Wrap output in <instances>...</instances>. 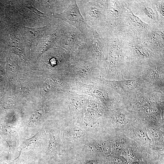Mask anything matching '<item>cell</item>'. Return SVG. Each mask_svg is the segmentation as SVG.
Returning a JSON list of instances; mask_svg holds the SVG:
<instances>
[{
  "instance_id": "cell-1",
  "label": "cell",
  "mask_w": 164,
  "mask_h": 164,
  "mask_svg": "<svg viewBox=\"0 0 164 164\" xmlns=\"http://www.w3.org/2000/svg\"><path fill=\"white\" fill-rule=\"evenodd\" d=\"M102 36L105 40V57L108 63L106 75L104 78L109 80H121L125 57L122 47V40L114 32Z\"/></svg>"
},
{
  "instance_id": "cell-2",
  "label": "cell",
  "mask_w": 164,
  "mask_h": 164,
  "mask_svg": "<svg viewBox=\"0 0 164 164\" xmlns=\"http://www.w3.org/2000/svg\"><path fill=\"white\" fill-rule=\"evenodd\" d=\"M91 81L92 83L89 84L74 81L71 84L70 90L98 99L110 110L123 104L122 97L114 90L96 80L91 79Z\"/></svg>"
},
{
  "instance_id": "cell-3",
  "label": "cell",
  "mask_w": 164,
  "mask_h": 164,
  "mask_svg": "<svg viewBox=\"0 0 164 164\" xmlns=\"http://www.w3.org/2000/svg\"><path fill=\"white\" fill-rule=\"evenodd\" d=\"M122 98L123 105L128 109L135 111L144 107L164 103V91L147 83Z\"/></svg>"
},
{
  "instance_id": "cell-4",
  "label": "cell",
  "mask_w": 164,
  "mask_h": 164,
  "mask_svg": "<svg viewBox=\"0 0 164 164\" xmlns=\"http://www.w3.org/2000/svg\"><path fill=\"white\" fill-rule=\"evenodd\" d=\"M80 12L87 24L101 33L106 23V0H76Z\"/></svg>"
},
{
  "instance_id": "cell-5",
  "label": "cell",
  "mask_w": 164,
  "mask_h": 164,
  "mask_svg": "<svg viewBox=\"0 0 164 164\" xmlns=\"http://www.w3.org/2000/svg\"><path fill=\"white\" fill-rule=\"evenodd\" d=\"M151 28L135 15L132 11L125 8L119 24L114 32L122 40L142 39Z\"/></svg>"
},
{
  "instance_id": "cell-6",
  "label": "cell",
  "mask_w": 164,
  "mask_h": 164,
  "mask_svg": "<svg viewBox=\"0 0 164 164\" xmlns=\"http://www.w3.org/2000/svg\"><path fill=\"white\" fill-rule=\"evenodd\" d=\"M91 42L77 29L64 22L62 33L56 43L57 46L70 52L71 58H73L87 49Z\"/></svg>"
},
{
  "instance_id": "cell-7",
  "label": "cell",
  "mask_w": 164,
  "mask_h": 164,
  "mask_svg": "<svg viewBox=\"0 0 164 164\" xmlns=\"http://www.w3.org/2000/svg\"><path fill=\"white\" fill-rule=\"evenodd\" d=\"M53 16L72 26L83 34L87 40L92 42L93 35L91 28L82 16L76 0H71L64 11L55 14Z\"/></svg>"
},
{
  "instance_id": "cell-8",
  "label": "cell",
  "mask_w": 164,
  "mask_h": 164,
  "mask_svg": "<svg viewBox=\"0 0 164 164\" xmlns=\"http://www.w3.org/2000/svg\"><path fill=\"white\" fill-rule=\"evenodd\" d=\"M125 7L151 26L160 24L153 0H124Z\"/></svg>"
},
{
  "instance_id": "cell-9",
  "label": "cell",
  "mask_w": 164,
  "mask_h": 164,
  "mask_svg": "<svg viewBox=\"0 0 164 164\" xmlns=\"http://www.w3.org/2000/svg\"><path fill=\"white\" fill-rule=\"evenodd\" d=\"M63 97L68 106L70 117L74 121H80L83 118L91 96L69 90L63 92Z\"/></svg>"
},
{
  "instance_id": "cell-10",
  "label": "cell",
  "mask_w": 164,
  "mask_h": 164,
  "mask_svg": "<svg viewBox=\"0 0 164 164\" xmlns=\"http://www.w3.org/2000/svg\"><path fill=\"white\" fill-rule=\"evenodd\" d=\"M121 79L109 80L104 78L92 77V79L114 90L122 97H125L144 86L147 83L140 78L126 79L121 73Z\"/></svg>"
},
{
  "instance_id": "cell-11",
  "label": "cell",
  "mask_w": 164,
  "mask_h": 164,
  "mask_svg": "<svg viewBox=\"0 0 164 164\" xmlns=\"http://www.w3.org/2000/svg\"><path fill=\"white\" fill-rule=\"evenodd\" d=\"M106 23L102 35L114 31L121 19L125 8L124 0H106Z\"/></svg>"
},
{
  "instance_id": "cell-12",
  "label": "cell",
  "mask_w": 164,
  "mask_h": 164,
  "mask_svg": "<svg viewBox=\"0 0 164 164\" xmlns=\"http://www.w3.org/2000/svg\"><path fill=\"white\" fill-rule=\"evenodd\" d=\"M139 78L164 91V59L156 60L146 66Z\"/></svg>"
},
{
  "instance_id": "cell-13",
  "label": "cell",
  "mask_w": 164,
  "mask_h": 164,
  "mask_svg": "<svg viewBox=\"0 0 164 164\" xmlns=\"http://www.w3.org/2000/svg\"><path fill=\"white\" fill-rule=\"evenodd\" d=\"M141 41L153 52L164 57V24L151 26Z\"/></svg>"
},
{
  "instance_id": "cell-14",
  "label": "cell",
  "mask_w": 164,
  "mask_h": 164,
  "mask_svg": "<svg viewBox=\"0 0 164 164\" xmlns=\"http://www.w3.org/2000/svg\"><path fill=\"white\" fill-rule=\"evenodd\" d=\"M98 68L96 61H87L71 64L67 69L76 81L89 84L92 83L91 73L92 70Z\"/></svg>"
},
{
  "instance_id": "cell-15",
  "label": "cell",
  "mask_w": 164,
  "mask_h": 164,
  "mask_svg": "<svg viewBox=\"0 0 164 164\" xmlns=\"http://www.w3.org/2000/svg\"><path fill=\"white\" fill-rule=\"evenodd\" d=\"M71 57L70 52L57 46L49 52L46 62L49 67L61 70L67 69L71 65Z\"/></svg>"
},
{
  "instance_id": "cell-16",
  "label": "cell",
  "mask_w": 164,
  "mask_h": 164,
  "mask_svg": "<svg viewBox=\"0 0 164 164\" xmlns=\"http://www.w3.org/2000/svg\"><path fill=\"white\" fill-rule=\"evenodd\" d=\"M91 28L93 35L92 46L98 69L102 72L106 73L108 63L105 57V40L102 35L95 29Z\"/></svg>"
},
{
  "instance_id": "cell-17",
  "label": "cell",
  "mask_w": 164,
  "mask_h": 164,
  "mask_svg": "<svg viewBox=\"0 0 164 164\" xmlns=\"http://www.w3.org/2000/svg\"><path fill=\"white\" fill-rule=\"evenodd\" d=\"M108 109L98 99L91 96L87 104L83 118L87 125H92L97 119L106 115Z\"/></svg>"
},
{
  "instance_id": "cell-18",
  "label": "cell",
  "mask_w": 164,
  "mask_h": 164,
  "mask_svg": "<svg viewBox=\"0 0 164 164\" xmlns=\"http://www.w3.org/2000/svg\"><path fill=\"white\" fill-rule=\"evenodd\" d=\"M49 133L50 141L47 152L50 154L60 155L61 142L59 128L54 127L50 130Z\"/></svg>"
},
{
  "instance_id": "cell-19",
  "label": "cell",
  "mask_w": 164,
  "mask_h": 164,
  "mask_svg": "<svg viewBox=\"0 0 164 164\" xmlns=\"http://www.w3.org/2000/svg\"><path fill=\"white\" fill-rule=\"evenodd\" d=\"M42 134V132L40 131L32 137L23 140L19 147L20 151L19 156L23 152H27L32 149L36 144L41 137Z\"/></svg>"
},
{
  "instance_id": "cell-20",
  "label": "cell",
  "mask_w": 164,
  "mask_h": 164,
  "mask_svg": "<svg viewBox=\"0 0 164 164\" xmlns=\"http://www.w3.org/2000/svg\"><path fill=\"white\" fill-rule=\"evenodd\" d=\"M64 136L72 141H77L81 139L84 135V132L78 127L72 125L64 131Z\"/></svg>"
},
{
  "instance_id": "cell-21",
  "label": "cell",
  "mask_w": 164,
  "mask_h": 164,
  "mask_svg": "<svg viewBox=\"0 0 164 164\" xmlns=\"http://www.w3.org/2000/svg\"><path fill=\"white\" fill-rule=\"evenodd\" d=\"M159 22L164 24V0H153Z\"/></svg>"
},
{
  "instance_id": "cell-22",
  "label": "cell",
  "mask_w": 164,
  "mask_h": 164,
  "mask_svg": "<svg viewBox=\"0 0 164 164\" xmlns=\"http://www.w3.org/2000/svg\"><path fill=\"white\" fill-rule=\"evenodd\" d=\"M108 148L107 142L102 140L96 142L89 145V149L92 151L100 152H106Z\"/></svg>"
},
{
  "instance_id": "cell-23",
  "label": "cell",
  "mask_w": 164,
  "mask_h": 164,
  "mask_svg": "<svg viewBox=\"0 0 164 164\" xmlns=\"http://www.w3.org/2000/svg\"><path fill=\"white\" fill-rule=\"evenodd\" d=\"M106 164H129L127 160L122 156L119 155L108 156L106 159Z\"/></svg>"
},
{
  "instance_id": "cell-24",
  "label": "cell",
  "mask_w": 164,
  "mask_h": 164,
  "mask_svg": "<svg viewBox=\"0 0 164 164\" xmlns=\"http://www.w3.org/2000/svg\"><path fill=\"white\" fill-rule=\"evenodd\" d=\"M77 164H106V159L102 157H98L89 159H86L84 161Z\"/></svg>"
},
{
  "instance_id": "cell-25",
  "label": "cell",
  "mask_w": 164,
  "mask_h": 164,
  "mask_svg": "<svg viewBox=\"0 0 164 164\" xmlns=\"http://www.w3.org/2000/svg\"><path fill=\"white\" fill-rule=\"evenodd\" d=\"M44 110L43 109H40L34 113L32 114V116L31 121L33 123L35 122L39 119L43 115Z\"/></svg>"
},
{
  "instance_id": "cell-26",
  "label": "cell",
  "mask_w": 164,
  "mask_h": 164,
  "mask_svg": "<svg viewBox=\"0 0 164 164\" xmlns=\"http://www.w3.org/2000/svg\"><path fill=\"white\" fill-rule=\"evenodd\" d=\"M122 146L120 144H116L114 145L112 147L113 152L114 153L119 152L122 149Z\"/></svg>"
},
{
  "instance_id": "cell-27",
  "label": "cell",
  "mask_w": 164,
  "mask_h": 164,
  "mask_svg": "<svg viewBox=\"0 0 164 164\" xmlns=\"http://www.w3.org/2000/svg\"><path fill=\"white\" fill-rule=\"evenodd\" d=\"M129 164H152L148 160L145 159L143 161L138 160L130 162Z\"/></svg>"
},
{
  "instance_id": "cell-28",
  "label": "cell",
  "mask_w": 164,
  "mask_h": 164,
  "mask_svg": "<svg viewBox=\"0 0 164 164\" xmlns=\"http://www.w3.org/2000/svg\"><path fill=\"white\" fill-rule=\"evenodd\" d=\"M56 164H77V163L73 161H71L70 160V161L66 160L64 161H62Z\"/></svg>"
},
{
  "instance_id": "cell-29",
  "label": "cell",
  "mask_w": 164,
  "mask_h": 164,
  "mask_svg": "<svg viewBox=\"0 0 164 164\" xmlns=\"http://www.w3.org/2000/svg\"><path fill=\"white\" fill-rule=\"evenodd\" d=\"M0 164H7V163H5V162H4L0 161ZM15 164H25L20 163H16Z\"/></svg>"
}]
</instances>
